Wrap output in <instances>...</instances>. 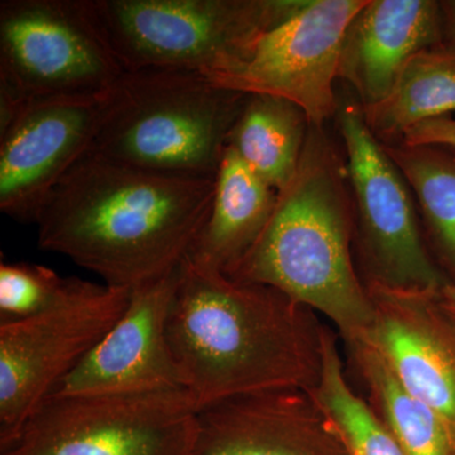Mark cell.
<instances>
[{
    "label": "cell",
    "instance_id": "6da1fadb",
    "mask_svg": "<svg viewBox=\"0 0 455 455\" xmlns=\"http://www.w3.org/2000/svg\"><path fill=\"white\" fill-rule=\"evenodd\" d=\"M214 190L215 179L155 172L89 151L42 203L38 247L132 290L180 267Z\"/></svg>",
    "mask_w": 455,
    "mask_h": 455
},
{
    "label": "cell",
    "instance_id": "7a4b0ae2",
    "mask_svg": "<svg viewBox=\"0 0 455 455\" xmlns=\"http://www.w3.org/2000/svg\"><path fill=\"white\" fill-rule=\"evenodd\" d=\"M326 328L315 311L274 287L188 256L180 265L167 337L199 410L257 392L315 387Z\"/></svg>",
    "mask_w": 455,
    "mask_h": 455
},
{
    "label": "cell",
    "instance_id": "3957f363",
    "mask_svg": "<svg viewBox=\"0 0 455 455\" xmlns=\"http://www.w3.org/2000/svg\"><path fill=\"white\" fill-rule=\"evenodd\" d=\"M230 277L283 292L328 319L341 340L370 331L373 304L355 262L346 160L325 127L310 124L295 176Z\"/></svg>",
    "mask_w": 455,
    "mask_h": 455
},
{
    "label": "cell",
    "instance_id": "277c9868",
    "mask_svg": "<svg viewBox=\"0 0 455 455\" xmlns=\"http://www.w3.org/2000/svg\"><path fill=\"white\" fill-rule=\"evenodd\" d=\"M248 95L187 71H124L90 151L155 172L215 179Z\"/></svg>",
    "mask_w": 455,
    "mask_h": 455
},
{
    "label": "cell",
    "instance_id": "5b68a950",
    "mask_svg": "<svg viewBox=\"0 0 455 455\" xmlns=\"http://www.w3.org/2000/svg\"><path fill=\"white\" fill-rule=\"evenodd\" d=\"M124 71L209 75L226 68L305 0H90Z\"/></svg>",
    "mask_w": 455,
    "mask_h": 455
},
{
    "label": "cell",
    "instance_id": "8992f818",
    "mask_svg": "<svg viewBox=\"0 0 455 455\" xmlns=\"http://www.w3.org/2000/svg\"><path fill=\"white\" fill-rule=\"evenodd\" d=\"M355 211V254L364 283L394 289L448 284L427 250L414 194L355 99L335 114Z\"/></svg>",
    "mask_w": 455,
    "mask_h": 455
},
{
    "label": "cell",
    "instance_id": "52a82bcc",
    "mask_svg": "<svg viewBox=\"0 0 455 455\" xmlns=\"http://www.w3.org/2000/svg\"><path fill=\"white\" fill-rule=\"evenodd\" d=\"M197 412L185 388L50 396L0 455H196Z\"/></svg>",
    "mask_w": 455,
    "mask_h": 455
},
{
    "label": "cell",
    "instance_id": "ba28073f",
    "mask_svg": "<svg viewBox=\"0 0 455 455\" xmlns=\"http://www.w3.org/2000/svg\"><path fill=\"white\" fill-rule=\"evenodd\" d=\"M123 73L90 0L0 3V98L106 94Z\"/></svg>",
    "mask_w": 455,
    "mask_h": 455
},
{
    "label": "cell",
    "instance_id": "9c48e42d",
    "mask_svg": "<svg viewBox=\"0 0 455 455\" xmlns=\"http://www.w3.org/2000/svg\"><path fill=\"white\" fill-rule=\"evenodd\" d=\"M131 290L77 278L40 315L0 324V447L16 438L62 379L124 313Z\"/></svg>",
    "mask_w": 455,
    "mask_h": 455
},
{
    "label": "cell",
    "instance_id": "30bf717a",
    "mask_svg": "<svg viewBox=\"0 0 455 455\" xmlns=\"http://www.w3.org/2000/svg\"><path fill=\"white\" fill-rule=\"evenodd\" d=\"M366 3L305 0L292 17L262 33L243 55L206 77L241 94L286 99L304 110L311 125L324 127L338 110L334 83L344 35Z\"/></svg>",
    "mask_w": 455,
    "mask_h": 455
},
{
    "label": "cell",
    "instance_id": "8fae6325",
    "mask_svg": "<svg viewBox=\"0 0 455 455\" xmlns=\"http://www.w3.org/2000/svg\"><path fill=\"white\" fill-rule=\"evenodd\" d=\"M107 92L20 101L0 98L2 212L35 223L50 191L92 149Z\"/></svg>",
    "mask_w": 455,
    "mask_h": 455
},
{
    "label": "cell",
    "instance_id": "7c38bea8",
    "mask_svg": "<svg viewBox=\"0 0 455 455\" xmlns=\"http://www.w3.org/2000/svg\"><path fill=\"white\" fill-rule=\"evenodd\" d=\"M179 268L131 290L122 316L50 396H108L185 388L167 337Z\"/></svg>",
    "mask_w": 455,
    "mask_h": 455
},
{
    "label": "cell",
    "instance_id": "4fadbf2b",
    "mask_svg": "<svg viewBox=\"0 0 455 455\" xmlns=\"http://www.w3.org/2000/svg\"><path fill=\"white\" fill-rule=\"evenodd\" d=\"M373 323L366 338L401 383L455 430V320L440 289H394L367 283Z\"/></svg>",
    "mask_w": 455,
    "mask_h": 455
},
{
    "label": "cell",
    "instance_id": "5bb4252c",
    "mask_svg": "<svg viewBox=\"0 0 455 455\" xmlns=\"http://www.w3.org/2000/svg\"><path fill=\"white\" fill-rule=\"evenodd\" d=\"M196 455H350L309 392L244 395L197 412Z\"/></svg>",
    "mask_w": 455,
    "mask_h": 455
},
{
    "label": "cell",
    "instance_id": "9a60e30c",
    "mask_svg": "<svg viewBox=\"0 0 455 455\" xmlns=\"http://www.w3.org/2000/svg\"><path fill=\"white\" fill-rule=\"evenodd\" d=\"M444 42L442 2L367 0L344 35L338 79L352 86L362 107L374 106L415 53Z\"/></svg>",
    "mask_w": 455,
    "mask_h": 455
},
{
    "label": "cell",
    "instance_id": "2e32d148",
    "mask_svg": "<svg viewBox=\"0 0 455 455\" xmlns=\"http://www.w3.org/2000/svg\"><path fill=\"white\" fill-rule=\"evenodd\" d=\"M276 202L277 191L227 147L208 220L188 257L230 276L259 241Z\"/></svg>",
    "mask_w": 455,
    "mask_h": 455
},
{
    "label": "cell",
    "instance_id": "e0dca14e",
    "mask_svg": "<svg viewBox=\"0 0 455 455\" xmlns=\"http://www.w3.org/2000/svg\"><path fill=\"white\" fill-rule=\"evenodd\" d=\"M347 373L405 455H455V430L397 379L382 353L364 337L341 340Z\"/></svg>",
    "mask_w": 455,
    "mask_h": 455
},
{
    "label": "cell",
    "instance_id": "ac0fdd59",
    "mask_svg": "<svg viewBox=\"0 0 455 455\" xmlns=\"http://www.w3.org/2000/svg\"><path fill=\"white\" fill-rule=\"evenodd\" d=\"M451 112H455V47L447 42L415 53L387 97L363 108L368 128L383 145L401 142L415 125Z\"/></svg>",
    "mask_w": 455,
    "mask_h": 455
},
{
    "label": "cell",
    "instance_id": "d6986e66",
    "mask_svg": "<svg viewBox=\"0 0 455 455\" xmlns=\"http://www.w3.org/2000/svg\"><path fill=\"white\" fill-rule=\"evenodd\" d=\"M309 128L307 114L292 101L248 95L228 147L278 193L299 169Z\"/></svg>",
    "mask_w": 455,
    "mask_h": 455
},
{
    "label": "cell",
    "instance_id": "ffe728a7",
    "mask_svg": "<svg viewBox=\"0 0 455 455\" xmlns=\"http://www.w3.org/2000/svg\"><path fill=\"white\" fill-rule=\"evenodd\" d=\"M383 146L411 188L434 262L455 286V149L403 142Z\"/></svg>",
    "mask_w": 455,
    "mask_h": 455
},
{
    "label": "cell",
    "instance_id": "44dd1931",
    "mask_svg": "<svg viewBox=\"0 0 455 455\" xmlns=\"http://www.w3.org/2000/svg\"><path fill=\"white\" fill-rule=\"evenodd\" d=\"M339 338L334 329L326 328L322 374L307 392L334 425L350 455H405L350 382Z\"/></svg>",
    "mask_w": 455,
    "mask_h": 455
},
{
    "label": "cell",
    "instance_id": "7402d4cb",
    "mask_svg": "<svg viewBox=\"0 0 455 455\" xmlns=\"http://www.w3.org/2000/svg\"><path fill=\"white\" fill-rule=\"evenodd\" d=\"M76 277H61L52 269L31 263L0 265V324L40 315L59 304Z\"/></svg>",
    "mask_w": 455,
    "mask_h": 455
},
{
    "label": "cell",
    "instance_id": "603a6c76",
    "mask_svg": "<svg viewBox=\"0 0 455 455\" xmlns=\"http://www.w3.org/2000/svg\"><path fill=\"white\" fill-rule=\"evenodd\" d=\"M401 142L410 146L436 145L455 149V118L440 116L420 123L407 131Z\"/></svg>",
    "mask_w": 455,
    "mask_h": 455
},
{
    "label": "cell",
    "instance_id": "cb8c5ba5",
    "mask_svg": "<svg viewBox=\"0 0 455 455\" xmlns=\"http://www.w3.org/2000/svg\"><path fill=\"white\" fill-rule=\"evenodd\" d=\"M444 14L445 42L455 47V0L442 2Z\"/></svg>",
    "mask_w": 455,
    "mask_h": 455
},
{
    "label": "cell",
    "instance_id": "d4e9b609",
    "mask_svg": "<svg viewBox=\"0 0 455 455\" xmlns=\"http://www.w3.org/2000/svg\"><path fill=\"white\" fill-rule=\"evenodd\" d=\"M439 295L443 307L448 311L449 315L455 320V286L445 284L440 289Z\"/></svg>",
    "mask_w": 455,
    "mask_h": 455
}]
</instances>
